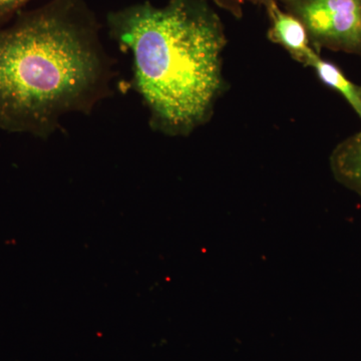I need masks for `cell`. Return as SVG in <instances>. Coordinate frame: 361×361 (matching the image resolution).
Wrapping results in <instances>:
<instances>
[{
    "label": "cell",
    "instance_id": "obj_3",
    "mask_svg": "<svg viewBox=\"0 0 361 361\" xmlns=\"http://www.w3.org/2000/svg\"><path fill=\"white\" fill-rule=\"evenodd\" d=\"M302 23L316 51L329 49L361 58V0H278Z\"/></svg>",
    "mask_w": 361,
    "mask_h": 361
},
{
    "label": "cell",
    "instance_id": "obj_5",
    "mask_svg": "<svg viewBox=\"0 0 361 361\" xmlns=\"http://www.w3.org/2000/svg\"><path fill=\"white\" fill-rule=\"evenodd\" d=\"M329 165L334 179L361 198V130L337 145Z\"/></svg>",
    "mask_w": 361,
    "mask_h": 361
},
{
    "label": "cell",
    "instance_id": "obj_6",
    "mask_svg": "<svg viewBox=\"0 0 361 361\" xmlns=\"http://www.w3.org/2000/svg\"><path fill=\"white\" fill-rule=\"evenodd\" d=\"M306 66L314 71L315 75L323 85L338 92L361 121L360 85L349 80L338 66L322 58L319 52L315 51L311 56Z\"/></svg>",
    "mask_w": 361,
    "mask_h": 361
},
{
    "label": "cell",
    "instance_id": "obj_1",
    "mask_svg": "<svg viewBox=\"0 0 361 361\" xmlns=\"http://www.w3.org/2000/svg\"><path fill=\"white\" fill-rule=\"evenodd\" d=\"M101 28L85 0H49L0 27V130L47 139L111 96Z\"/></svg>",
    "mask_w": 361,
    "mask_h": 361
},
{
    "label": "cell",
    "instance_id": "obj_2",
    "mask_svg": "<svg viewBox=\"0 0 361 361\" xmlns=\"http://www.w3.org/2000/svg\"><path fill=\"white\" fill-rule=\"evenodd\" d=\"M111 39L130 51L133 87L149 127L188 137L212 118L226 89L224 25L208 0H169L123 7L106 16Z\"/></svg>",
    "mask_w": 361,
    "mask_h": 361
},
{
    "label": "cell",
    "instance_id": "obj_7",
    "mask_svg": "<svg viewBox=\"0 0 361 361\" xmlns=\"http://www.w3.org/2000/svg\"><path fill=\"white\" fill-rule=\"evenodd\" d=\"M212 1L221 8L229 11L236 18H241L243 14V6L248 2L254 6H260L266 8L277 0H212Z\"/></svg>",
    "mask_w": 361,
    "mask_h": 361
},
{
    "label": "cell",
    "instance_id": "obj_8",
    "mask_svg": "<svg viewBox=\"0 0 361 361\" xmlns=\"http://www.w3.org/2000/svg\"><path fill=\"white\" fill-rule=\"evenodd\" d=\"M32 0H0V27L13 20Z\"/></svg>",
    "mask_w": 361,
    "mask_h": 361
},
{
    "label": "cell",
    "instance_id": "obj_4",
    "mask_svg": "<svg viewBox=\"0 0 361 361\" xmlns=\"http://www.w3.org/2000/svg\"><path fill=\"white\" fill-rule=\"evenodd\" d=\"M265 9L270 23L268 39L273 44L283 47L297 63L306 66L316 51L311 45L302 23L282 9L278 0Z\"/></svg>",
    "mask_w": 361,
    "mask_h": 361
}]
</instances>
